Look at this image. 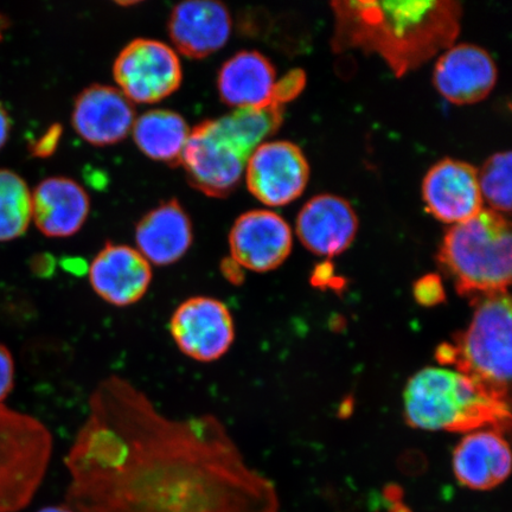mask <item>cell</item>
<instances>
[{
	"label": "cell",
	"mask_w": 512,
	"mask_h": 512,
	"mask_svg": "<svg viewBox=\"0 0 512 512\" xmlns=\"http://www.w3.org/2000/svg\"><path fill=\"white\" fill-rule=\"evenodd\" d=\"M74 512H279L277 489L206 413L170 418L113 374L96 384L64 457Z\"/></svg>",
	"instance_id": "obj_1"
},
{
	"label": "cell",
	"mask_w": 512,
	"mask_h": 512,
	"mask_svg": "<svg viewBox=\"0 0 512 512\" xmlns=\"http://www.w3.org/2000/svg\"><path fill=\"white\" fill-rule=\"evenodd\" d=\"M332 47L379 54L396 76L419 68L460 31L462 6L453 0L424 2H332Z\"/></svg>",
	"instance_id": "obj_2"
},
{
	"label": "cell",
	"mask_w": 512,
	"mask_h": 512,
	"mask_svg": "<svg viewBox=\"0 0 512 512\" xmlns=\"http://www.w3.org/2000/svg\"><path fill=\"white\" fill-rule=\"evenodd\" d=\"M409 425L426 431L471 433L509 430V402L494 398L457 370L430 367L409 380L405 395Z\"/></svg>",
	"instance_id": "obj_3"
},
{
	"label": "cell",
	"mask_w": 512,
	"mask_h": 512,
	"mask_svg": "<svg viewBox=\"0 0 512 512\" xmlns=\"http://www.w3.org/2000/svg\"><path fill=\"white\" fill-rule=\"evenodd\" d=\"M511 224L507 217L483 209L447 230L439 261L457 291L472 300L508 293L511 283Z\"/></svg>",
	"instance_id": "obj_4"
},
{
	"label": "cell",
	"mask_w": 512,
	"mask_h": 512,
	"mask_svg": "<svg viewBox=\"0 0 512 512\" xmlns=\"http://www.w3.org/2000/svg\"><path fill=\"white\" fill-rule=\"evenodd\" d=\"M475 312L463 334L440 345L437 358L469 376L494 398L509 402L511 300L508 293L472 300Z\"/></svg>",
	"instance_id": "obj_5"
},
{
	"label": "cell",
	"mask_w": 512,
	"mask_h": 512,
	"mask_svg": "<svg viewBox=\"0 0 512 512\" xmlns=\"http://www.w3.org/2000/svg\"><path fill=\"white\" fill-rule=\"evenodd\" d=\"M54 438L35 416L0 405V512L28 507L53 458Z\"/></svg>",
	"instance_id": "obj_6"
},
{
	"label": "cell",
	"mask_w": 512,
	"mask_h": 512,
	"mask_svg": "<svg viewBox=\"0 0 512 512\" xmlns=\"http://www.w3.org/2000/svg\"><path fill=\"white\" fill-rule=\"evenodd\" d=\"M248 158L216 119L203 121L191 130L181 164L192 187L221 198L238 187Z\"/></svg>",
	"instance_id": "obj_7"
},
{
	"label": "cell",
	"mask_w": 512,
	"mask_h": 512,
	"mask_svg": "<svg viewBox=\"0 0 512 512\" xmlns=\"http://www.w3.org/2000/svg\"><path fill=\"white\" fill-rule=\"evenodd\" d=\"M113 74L132 104H157L181 87L182 64L176 51L160 41L138 38L120 51Z\"/></svg>",
	"instance_id": "obj_8"
},
{
	"label": "cell",
	"mask_w": 512,
	"mask_h": 512,
	"mask_svg": "<svg viewBox=\"0 0 512 512\" xmlns=\"http://www.w3.org/2000/svg\"><path fill=\"white\" fill-rule=\"evenodd\" d=\"M169 331L178 350L200 363L221 360L235 341L232 312L222 300L208 296L189 297L179 304Z\"/></svg>",
	"instance_id": "obj_9"
},
{
	"label": "cell",
	"mask_w": 512,
	"mask_h": 512,
	"mask_svg": "<svg viewBox=\"0 0 512 512\" xmlns=\"http://www.w3.org/2000/svg\"><path fill=\"white\" fill-rule=\"evenodd\" d=\"M310 166L299 146L270 142L256 147L246 165L249 191L266 206L281 207L303 194Z\"/></svg>",
	"instance_id": "obj_10"
},
{
	"label": "cell",
	"mask_w": 512,
	"mask_h": 512,
	"mask_svg": "<svg viewBox=\"0 0 512 512\" xmlns=\"http://www.w3.org/2000/svg\"><path fill=\"white\" fill-rule=\"evenodd\" d=\"M230 258L243 270L274 271L292 251V232L283 217L270 210H252L239 217L229 233Z\"/></svg>",
	"instance_id": "obj_11"
},
{
	"label": "cell",
	"mask_w": 512,
	"mask_h": 512,
	"mask_svg": "<svg viewBox=\"0 0 512 512\" xmlns=\"http://www.w3.org/2000/svg\"><path fill=\"white\" fill-rule=\"evenodd\" d=\"M87 273L96 296L115 307L139 303L153 279L151 265L136 248L112 242L95 255Z\"/></svg>",
	"instance_id": "obj_12"
},
{
	"label": "cell",
	"mask_w": 512,
	"mask_h": 512,
	"mask_svg": "<svg viewBox=\"0 0 512 512\" xmlns=\"http://www.w3.org/2000/svg\"><path fill=\"white\" fill-rule=\"evenodd\" d=\"M422 197L428 213L445 223L470 220L483 210L478 170L456 159L441 160L427 172Z\"/></svg>",
	"instance_id": "obj_13"
},
{
	"label": "cell",
	"mask_w": 512,
	"mask_h": 512,
	"mask_svg": "<svg viewBox=\"0 0 512 512\" xmlns=\"http://www.w3.org/2000/svg\"><path fill=\"white\" fill-rule=\"evenodd\" d=\"M433 81L438 92L452 104H477L496 85V63L485 49L475 44H458L440 56Z\"/></svg>",
	"instance_id": "obj_14"
},
{
	"label": "cell",
	"mask_w": 512,
	"mask_h": 512,
	"mask_svg": "<svg viewBox=\"0 0 512 512\" xmlns=\"http://www.w3.org/2000/svg\"><path fill=\"white\" fill-rule=\"evenodd\" d=\"M73 126L79 136L95 146L114 145L132 131L136 112L118 88L93 85L76 98Z\"/></svg>",
	"instance_id": "obj_15"
},
{
	"label": "cell",
	"mask_w": 512,
	"mask_h": 512,
	"mask_svg": "<svg viewBox=\"0 0 512 512\" xmlns=\"http://www.w3.org/2000/svg\"><path fill=\"white\" fill-rule=\"evenodd\" d=\"M232 17L226 5L214 0H189L171 12L169 34L179 53L191 59H204L216 53L229 40Z\"/></svg>",
	"instance_id": "obj_16"
},
{
	"label": "cell",
	"mask_w": 512,
	"mask_h": 512,
	"mask_svg": "<svg viewBox=\"0 0 512 512\" xmlns=\"http://www.w3.org/2000/svg\"><path fill=\"white\" fill-rule=\"evenodd\" d=\"M357 230L358 217L354 208L335 195L313 197L298 215L299 240L317 255L331 258L347 251Z\"/></svg>",
	"instance_id": "obj_17"
},
{
	"label": "cell",
	"mask_w": 512,
	"mask_h": 512,
	"mask_svg": "<svg viewBox=\"0 0 512 512\" xmlns=\"http://www.w3.org/2000/svg\"><path fill=\"white\" fill-rule=\"evenodd\" d=\"M453 472L458 483L475 491H490L503 484L511 472V452L503 433L471 432L453 453Z\"/></svg>",
	"instance_id": "obj_18"
},
{
	"label": "cell",
	"mask_w": 512,
	"mask_h": 512,
	"mask_svg": "<svg viewBox=\"0 0 512 512\" xmlns=\"http://www.w3.org/2000/svg\"><path fill=\"white\" fill-rule=\"evenodd\" d=\"M89 197L73 179L51 177L31 192L32 221L48 238H69L79 232L89 214Z\"/></svg>",
	"instance_id": "obj_19"
},
{
	"label": "cell",
	"mask_w": 512,
	"mask_h": 512,
	"mask_svg": "<svg viewBox=\"0 0 512 512\" xmlns=\"http://www.w3.org/2000/svg\"><path fill=\"white\" fill-rule=\"evenodd\" d=\"M192 240L191 220L175 200L160 204L137 224L136 249L150 265L176 264L188 253Z\"/></svg>",
	"instance_id": "obj_20"
},
{
	"label": "cell",
	"mask_w": 512,
	"mask_h": 512,
	"mask_svg": "<svg viewBox=\"0 0 512 512\" xmlns=\"http://www.w3.org/2000/svg\"><path fill=\"white\" fill-rule=\"evenodd\" d=\"M277 83L273 64L258 51H240L223 64L217 88L224 104L238 108H262L273 104Z\"/></svg>",
	"instance_id": "obj_21"
},
{
	"label": "cell",
	"mask_w": 512,
	"mask_h": 512,
	"mask_svg": "<svg viewBox=\"0 0 512 512\" xmlns=\"http://www.w3.org/2000/svg\"><path fill=\"white\" fill-rule=\"evenodd\" d=\"M190 128L181 114L153 110L136 118L133 139L147 157L169 165L181 164Z\"/></svg>",
	"instance_id": "obj_22"
},
{
	"label": "cell",
	"mask_w": 512,
	"mask_h": 512,
	"mask_svg": "<svg viewBox=\"0 0 512 512\" xmlns=\"http://www.w3.org/2000/svg\"><path fill=\"white\" fill-rule=\"evenodd\" d=\"M284 119V106L273 102L262 108H238L219 120L233 142L251 157L256 147L278 130Z\"/></svg>",
	"instance_id": "obj_23"
},
{
	"label": "cell",
	"mask_w": 512,
	"mask_h": 512,
	"mask_svg": "<svg viewBox=\"0 0 512 512\" xmlns=\"http://www.w3.org/2000/svg\"><path fill=\"white\" fill-rule=\"evenodd\" d=\"M32 221L31 191L16 172L0 170V242L19 238Z\"/></svg>",
	"instance_id": "obj_24"
},
{
	"label": "cell",
	"mask_w": 512,
	"mask_h": 512,
	"mask_svg": "<svg viewBox=\"0 0 512 512\" xmlns=\"http://www.w3.org/2000/svg\"><path fill=\"white\" fill-rule=\"evenodd\" d=\"M483 201L491 210L509 214L511 211V152H498L491 156L478 171Z\"/></svg>",
	"instance_id": "obj_25"
},
{
	"label": "cell",
	"mask_w": 512,
	"mask_h": 512,
	"mask_svg": "<svg viewBox=\"0 0 512 512\" xmlns=\"http://www.w3.org/2000/svg\"><path fill=\"white\" fill-rule=\"evenodd\" d=\"M305 82L306 76L303 70H291L283 79L275 83L273 102L284 106L286 102L293 100L303 92Z\"/></svg>",
	"instance_id": "obj_26"
},
{
	"label": "cell",
	"mask_w": 512,
	"mask_h": 512,
	"mask_svg": "<svg viewBox=\"0 0 512 512\" xmlns=\"http://www.w3.org/2000/svg\"><path fill=\"white\" fill-rule=\"evenodd\" d=\"M414 296L422 305L431 306L443 302L445 292L438 275L430 274L418 280L414 286Z\"/></svg>",
	"instance_id": "obj_27"
},
{
	"label": "cell",
	"mask_w": 512,
	"mask_h": 512,
	"mask_svg": "<svg viewBox=\"0 0 512 512\" xmlns=\"http://www.w3.org/2000/svg\"><path fill=\"white\" fill-rule=\"evenodd\" d=\"M15 360L11 351L0 343V405L15 387Z\"/></svg>",
	"instance_id": "obj_28"
},
{
	"label": "cell",
	"mask_w": 512,
	"mask_h": 512,
	"mask_svg": "<svg viewBox=\"0 0 512 512\" xmlns=\"http://www.w3.org/2000/svg\"><path fill=\"white\" fill-rule=\"evenodd\" d=\"M61 127L59 125L53 126L38 140L32 149V153L38 157H48L56 150L57 144L61 137Z\"/></svg>",
	"instance_id": "obj_29"
},
{
	"label": "cell",
	"mask_w": 512,
	"mask_h": 512,
	"mask_svg": "<svg viewBox=\"0 0 512 512\" xmlns=\"http://www.w3.org/2000/svg\"><path fill=\"white\" fill-rule=\"evenodd\" d=\"M220 268L223 277L226 278L230 284L241 285L243 280H245V272H243V268L236 264L230 256L222 260Z\"/></svg>",
	"instance_id": "obj_30"
},
{
	"label": "cell",
	"mask_w": 512,
	"mask_h": 512,
	"mask_svg": "<svg viewBox=\"0 0 512 512\" xmlns=\"http://www.w3.org/2000/svg\"><path fill=\"white\" fill-rule=\"evenodd\" d=\"M32 271L40 278H50L56 270V260L49 254L38 255L32 261Z\"/></svg>",
	"instance_id": "obj_31"
},
{
	"label": "cell",
	"mask_w": 512,
	"mask_h": 512,
	"mask_svg": "<svg viewBox=\"0 0 512 512\" xmlns=\"http://www.w3.org/2000/svg\"><path fill=\"white\" fill-rule=\"evenodd\" d=\"M11 131V119L8 111L0 102V149L8 142Z\"/></svg>",
	"instance_id": "obj_32"
},
{
	"label": "cell",
	"mask_w": 512,
	"mask_h": 512,
	"mask_svg": "<svg viewBox=\"0 0 512 512\" xmlns=\"http://www.w3.org/2000/svg\"><path fill=\"white\" fill-rule=\"evenodd\" d=\"M37 512H74L72 509L67 507L66 504L62 505H50V507L43 508Z\"/></svg>",
	"instance_id": "obj_33"
},
{
	"label": "cell",
	"mask_w": 512,
	"mask_h": 512,
	"mask_svg": "<svg viewBox=\"0 0 512 512\" xmlns=\"http://www.w3.org/2000/svg\"><path fill=\"white\" fill-rule=\"evenodd\" d=\"M8 19L0 15V40H2L6 28H8Z\"/></svg>",
	"instance_id": "obj_34"
}]
</instances>
